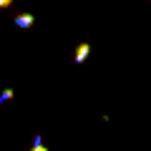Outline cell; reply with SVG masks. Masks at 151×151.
<instances>
[{
    "mask_svg": "<svg viewBox=\"0 0 151 151\" xmlns=\"http://www.w3.org/2000/svg\"><path fill=\"white\" fill-rule=\"evenodd\" d=\"M30 151H48V149H45L43 144H33V149H30Z\"/></svg>",
    "mask_w": 151,
    "mask_h": 151,
    "instance_id": "obj_4",
    "label": "cell"
},
{
    "mask_svg": "<svg viewBox=\"0 0 151 151\" xmlns=\"http://www.w3.org/2000/svg\"><path fill=\"white\" fill-rule=\"evenodd\" d=\"M15 23L18 28H33V23H35V18L30 15V13H20V15H15Z\"/></svg>",
    "mask_w": 151,
    "mask_h": 151,
    "instance_id": "obj_2",
    "label": "cell"
},
{
    "mask_svg": "<svg viewBox=\"0 0 151 151\" xmlns=\"http://www.w3.org/2000/svg\"><path fill=\"white\" fill-rule=\"evenodd\" d=\"M91 55V43L88 40H83L78 48H76V53H73V63L76 65H81V63H86V58Z\"/></svg>",
    "mask_w": 151,
    "mask_h": 151,
    "instance_id": "obj_1",
    "label": "cell"
},
{
    "mask_svg": "<svg viewBox=\"0 0 151 151\" xmlns=\"http://www.w3.org/2000/svg\"><path fill=\"white\" fill-rule=\"evenodd\" d=\"M13 96H15V91H13V88H5V91L0 93V103H5V101H10Z\"/></svg>",
    "mask_w": 151,
    "mask_h": 151,
    "instance_id": "obj_3",
    "label": "cell"
},
{
    "mask_svg": "<svg viewBox=\"0 0 151 151\" xmlns=\"http://www.w3.org/2000/svg\"><path fill=\"white\" fill-rule=\"evenodd\" d=\"M10 3L13 0H0V10H3V8H10Z\"/></svg>",
    "mask_w": 151,
    "mask_h": 151,
    "instance_id": "obj_5",
    "label": "cell"
}]
</instances>
